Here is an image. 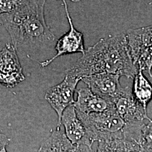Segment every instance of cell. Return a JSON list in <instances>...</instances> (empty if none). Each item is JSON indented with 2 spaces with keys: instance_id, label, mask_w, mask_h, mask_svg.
I'll return each instance as SVG.
<instances>
[{
  "instance_id": "1",
  "label": "cell",
  "mask_w": 152,
  "mask_h": 152,
  "mask_svg": "<svg viewBox=\"0 0 152 152\" xmlns=\"http://www.w3.org/2000/svg\"><path fill=\"white\" fill-rule=\"evenodd\" d=\"M137 71L131 56L126 34L122 33L101 38L86 50L66 73L80 80L102 73L134 79Z\"/></svg>"
},
{
  "instance_id": "2",
  "label": "cell",
  "mask_w": 152,
  "mask_h": 152,
  "mask_svg": "<svg viewBox=\"0 0 152 152\" xmlns=\"http://www.w3.org/2000/svg\"><path fill=\"white\" fill-rule=\"evenodd\" d=\"M45 1H22L15 11L1 15L16 50L26 46L51 48L54 44L56 37L45 18Z\"/></svg>"
},
{
  "instance_id": "3",
  "label": "cell",
  "mask_w": 152,
  "mask_h": 152,
  "mask_svg": "<svg viewBox=\"0 0 152 152\" xmlns=\"http://www.w3.org/2000/svg\"><path fill=\"white\" fill-rule=\"evenodd\" d=\"M77 114L97 141L109 138L124 137L126 123L117 113L115 107L102 113L84 114L77 112Z\"/></svg>"
},
{
  "instance_id": "4",
  "label": "cell",
  "mask_w": 152,
  "mask_h": 152,
  "mask_svg": "<svg viewBox=\"0 0 152 152\" xmlns=\"http://www.w3.org/2000/svg\"><path fill=\"white\" fill-rule=\"evenodd\" d=\"M80 81V79L66 73L63 81L46 92L45 99L58 115V126L61 125V116L65 109L74 103V94Z\"/></svg>"
},
{
  "instance_id": "5",
  "label": "cell",
  "mask_w": 152,
  "mask_h": 152,
  "mask_svg": "<svg viewBox=\"0 0 152 152\" xmlns=\"http://www.w3.org/2000/svg\"><path fill=\"white\" fill-rule=\"evenodd\" d=\"M65 9L66 16L69 24V30L62 36L55 43V50L56 54L51 58L39 63L42 67H45L50 64L58 58L74 53H81L83 54L86 51L84 45L83 33L76 29L71 18L66 1H63Z\"/></svg>"
},
{
  "instance_id": "6",
  "label": "cell",
  "mask_w": 152,
  "mask_h": 152,
  "mask_svg": "<svg viewBox=\"0 0 152 152\" xmlns=\"http://www.w3.org/2000/svg\"><path fill=\"white\" fill-rule=\"evenodd\" d=\"M24 80L16 48L12 44H6L0 51V84L7 88H13Z\"/></svg>"
},
{
  "instance_id": "7",
  "label": "cell",
  "mask_w": 152,
  "mask_h": 152,
  "mask_svg": "<svg viewBox=\"0 0 152 152\" xmlns=\"http://www.w3.org/2000/svg\"><path fill=\"white\" fill-rule=\"evenodd\" d=\"M112 102L117 113L126 124L144 122V120L152 122L147 111L134 97L130 87H122Z\"/></svg>"
},
{
  "instance_id": "8",
  "label": "cell",
  "mask_w": 152,
  "mask_h": 152,
  "mask_svg": "<svg viewBox=\"0 0 152 152\" xmlns=\"http://www.w3.org/2000/svg\"><path fill=\"white\" fill-rule=\"evenodd\" d=\"M61 125L68 139L77 146L86 145L91 147L93 143L97 141L96 137L87 130L78 117L73 104L64 111L61 118Z\"/></svg>"
},
{
  "instance_id": "9",
  "label": "cell",
  "mask_w": 152,
  "mask_h": 152,
  "mask_svg": "<svg viewBox=\"0 0 152 152\" xmlns=\"http://www.w3.org/2000/svg\"><path fill=\"white\" fill-rule=\"evenodd\" d=\"M120 77L117 75L102 73L83 77L81 81L94 93L112 102L122 88Z\"/></svg>"
},
{
  "instance_id": "10",
  "label": "cell",
  "mask_w": 152,
  "mask_h": 152,
  "mask_svg": "<svg viewBox=\"0 0 152 152\" xmlns=\"http://www.w3.org/2000/svg\"><path fill=\"white\" fill-rule=\"evenodd\" d=\"M77 98L73 105L76 112L79 113L90 114L102 113L114 107L110 100L94 93L88 87H83L77 90Z\"/></svg>"
},
{
  "instance_id": "11",
  "label": "cell",
  "mask_w": 152,
  "mask_h": 152,
  "mask_svg": "<svg viewBox=\"0 0 152 152\" xmlns=\"http://www.w3.org/2000/svg\"><path fill=\"white\" fill-rule=\"evenodd\" d=\"M131 56L135 65L141 53L152 47V25L132 29L126 33Z\"/></svg>"
},
{
  "instance_id": "12",
  "label": "cell",
  "mask_w": 152,
  "mask_h": 152,
  "mask_svg": "<svg viewBox=\"0 0 152 152\" xmlns=\"http://www.w3.org/2000/svg\"><path fill=\"white\" fill-rule=\"evenodd\" d=\"M77 149V146L68 139L60 125L41 145L38 152H76Z\"/></svg>"
},
{
  "instance_id": "13",
  "label": "cell",
  "mask_w": 152,
  "mask_h": 152,
  "mask_svg": "<svg viewBox=\"0 0 152 152\" xmlns=\"http://www.w3.org/2000/svg\"><path fill=\"white\" fill-rule=\"evenodd\" d=\"M132 92L134 97L147 112V107L152 99V85L141 70L138 69L133 79Z\"/></svg>"
},
{
  "instance_id": "14",
  "label": "cell",
  "mask_w": 152,
  "mask_h": 152,
  "mask_svg": "<svg viewBox=\"0 0 152 152\" xmlns=\"http://www.w3.org/2000/svg\"><path fill=\"white\" fill-rule=\"evenodd\" d=\"M96 152H140V146L134 141L123 138H109L98 141Z\"/></svg>"
},
{
  "instance_id": "15",
  "label": "cell",
  "mask_w": 152,
  "mask_h": 152,
  "mask_svg": "<svg viewBox=\"0 0 152 152\" xmlns=\"http://www.w3.org/2000/svg\"><path fill=\"white\" fill-rule=\"evenodd\" d=\"M138 69L146 72L152 77V47L145 49L139 57L136 63Z\"/></svg>"
},
{
  "instance_id": "16",
  "label": "cell",
  "mask_w": 152,
  "mask_h": 152,
  "mask_svg": "<svg viewBox=\"0 0 152 152\" xmlns=\"http://www.w3.org/2000/svg\"><path fill=\"white\" fill-rule=\"evenodd\" d=\"M22 2V1L0 0V15L13 12L21 5Z\"/></svg>"
},
{
  "instance_id": "17",
  "label": "cell",
  "mask_w": 152,
  "mask_h": 152,
  "mask_svg": "<svg viewBox=\"0 0 152 152\" xmlns=\"http://www.w3.org/2000/svg\"><path fill=\"white\" fill-rule=\"evenodd\" d=\"M10 139L7 136L0 132V152L6 149V147L9 145Z\"/></svg>"
},
{
  "instance_id": "18",
  "label": "cell",
  "mask_w": 152,
  "mask_h": 152,
  "mask_svg": "<svg viewBox=\"0 0 152 152\" xmlns=\"http://www.w3.org/2000/svg\"><path fill=\"white\" fill-rule=\"evenodd\" d=\"M76 152H94L91 147H88L86 145H80L77 146Z\"/></svg>"
},
{
  "instance_id": "19",
  "label": "cell",
  "mask_w": 152,
  "mask_h": 152,
  "mask_svg": "<svg viewBox=\"0 0 152 152\" xmlns=\"http://www.w3.org/2000/svg\"><path fill=\"white\" fill-rule=\"evenodd\" d=\"M140 152H152V144L148 147L141 149Z\"/></svg>"
},
{
  "instance_id": "20",
  "label": "cell",
  "mask_w": 152,
  "mask_h": 152,
  "mask_svg": "<svg viewBox=\"0 0 152 152\" xmlns=\"http://www.w3.org/2000/svg\"><path fill=\"white\" fill-rule=\"evenodd\" d=\"M8 152V151H6V149H4V150H2V151H1V152Z\"/></svg>"
}]
</instances>
